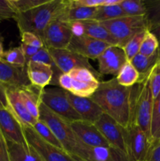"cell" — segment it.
Masks as SVG:
<instances>
[{"mask_svg": "<svg viewBox=\"0 0 160 161\" xmlns=\"http://www.w3.org/2000/svg\"><path fill=\"white\" fill-rule=\"evenodd\" d=\"M104 113L124 128L131 121V87L121 86L115 77L108 81L100 82L96 92L91 96Z\"/></svg>", "mask_w": 160, "mask_h": 161, "instance_id": "obj_1", "label": "cell"}, {"mask_svg": "<svg viewBox=\"0 0 160 161\" xmlns=\"http://www.w3.org/2000/svg\"><path fill=\"white\" fill-rule=\"evenodd\" d=\"M68 5V0H50L48 3L27 12L16 13L17 22L20 35L31 32L42 39L44 30L55 20H58Z\"/></svg>", "mask_w": 160, "mask_h": 161, "instance_id": "obj_2", "label": "cell"}, {"mask_svg": "<svg viewBox=\"0 0 160 161\" xmlns=\"http://www.w3.org/2000/svg\"><path fill=\"white\" fill-rule=\"evenodd\" d=\"M150 73L131 86V121L152 141L151 124L154 97L151 89Z\"/></svg>", "mask_w": 160, "mask_h": 161, "instance_id": "obj_3", "label": "cell"}, {"mask_svg": "<svg viewBox=\"0 0 160 161\" xmlns=\"http://www.w3.org/2000/svg\"><path fill=\"white\" fill-rule=\"evenodd\" d=\"M50 128L62 146L63 149L75 158L81 146V142L74 133L70 123L49 109L41 103L39 106V119Z\"/></svg>", "mask_w": 160, "mask_h": 161, "instance_id": "obj_4", "label": "cell"}, {"mask_svg": "<svg viewBox=\"0 0 160 161\" xmlns=\"http://www.w3.org/2000/svg\"><path fill=\"white\" fill-rule=\"evenodd\" d=\"M100 23L115 39L118 46L122 48L136 34L148 30L145 16H125Z\"/></svg>", "mask_w": 160, "mask_h": 161, "instance_id": "obj_5", "label": "cell"}, {"mask_svg": "<svg viewBox=\"0 0 160 161\" xmlns=\"http://www.w3.org/2000/svg\"><path fill=\"white\" fill-rule=\"evenodd\" d=\"M67 91L62 88H44L41 100L50 110L68 122L81 120L67 97Z\"/></svg>", "mask_w": 160, "mask_h": 161, "instance_id": "obj_6", "label": "cell"}, {"mask_svg": "<svg viewBox=\"0 0 160 161\" xmlns=\"http://www.w3.org/2000/svg\"><path fill=\"white\" fill-rule=\"evenodd\" d=\"M128 161H146L152 142L135 124L124 128Z\"/></svg>", "mask_w": 160, "mask_h": 161, "instance_id": "obj_7", "label": "cell"}, {"mask_svg": "<svg viewBox=\"0 0 160 161\" xmlns=\"http://www.w3.org/2000/svg\"><path fill=\"white\" fill-rule=\"evenodd\" d=\"M24 131L28 146L39 154L43 161H79L64 149H60L42 139L32 127H24Z\"/></svg>", "mask_w": 160, "mask_h": 161, "instance_id": "obj_8", "label": "cell"}, {"mask_svg": "<svg viewBox=\"0 0 160 161\" xmlns=\"http://www.w3.org/2000/svg\"><path fill=\"white\" fill-rule=\"evenodd\" d=\"M94 125L106 139L110 147L120 153L127 159L124 127L106 113H104Z\"/></svg>", "mask_w": 160, "mask_h": 161, "instance_id": "obj_9", "label": "cell"}, {"mask_svg": "<svg viewBox=\"0 0 160 161\" xmlns=\"http://www.w3.org/2000/svg\"><path fill=\"white\" fill-rule=\"evenodd\" d=\"M50 54L51 55L56 68L62 73H69L72 70L78 68H85L92 71L97 79L102 77L100 72L94 69L91 65L89 59L72 52L67 49L57 50V49H48Z\"/></svg>", "mask_w": 160, "mask_h": 161, "instance_id": "obj_10", "label": "cell"}, {"mask_svg": "<svg viewBox=\"0 0 160 161\" xmlns=\"http://www.w3.org/2000/svg\"><path fill=\"white\" fill-rule=\"evenodd\" d=\"M73 36L69 23L60 20L52 21L44 30L42 40L47 49H67Z\"/></svg>", "mask_w": 160, "mask_h": 161, "instance_id": "obj_11", "label": "cell"}, {"mask_svg": "<svg viewBox=\"0 0 160 161\" xmlns=\"http://www.w3.org/2000/svg\"><path fill=\"white\" fill-rule=\"evenodd\" d=\"M0 130L7 142L28 147L24 127L9 108H0Z\"/></svg>", "mask_w": 160, "mask_h": 161, "instance_id": "obj_12", "label": "cell"}, {"mask_svg": "<svg viewBox=\"0 0 160 161\" xmlns=\"http://www.w3.org/2000/svg\"><path fill=\"white\" fill-rule=\"evenodd\" d=\"M100 75H117L121 68L127 62L123 48L119 46H110L97 58Z\"/></svg>", "mask_w": 160, "mask_h": 161, "instance_id": "obj_13", "label": "cell"}, {"mask_svg": "<svg viewBox=\"0 0 160 161\" xmlns=\"http://www.w3.org/2000/svg\"><path fill=\"white\" fill-rule=\"evenodd\" d=\"M110 44L86 36H73L67 50L78 53L87 59H97L110 47Z\"/></svg>", "mask_w": 160, "mask_h": 161, "instance_id": "obj_14", "label": "cell"}, {"mask_svg": "<svg viewBox=\"0 0 160 161\" xmlns=\"http://www.w3.org/2000/svg\"><path fill=\"white\" fill-rule=\"evenodd\" d=\"M69 123L75 135L83 144L91 147H110L94 124L82 119Z\"/></svg>", "mask_w": 160, "mask_h": 161, "instance_id": "obj_15", "label": "cell"}, {"mask_svg": "<svg viewBox=\"0 0 160 161\" xmlns=\"http://www.w3.org/2000/svg\"><path fill=\"white\" fill-rule=\"evenodd\" d=\"M67 97L82 120L95 124L104 114V111L91 97H83L67 92Z\"/></svg>", "mask_w": 160, "mask_h": 161, "instance_id": "obj_16", "label": "cell"}, {"mask_svg": "<svg viewBox=\"0 0 160 161\" xmlns=\"http://www.w3.org/2000/svg\"><path fill=\"white\" fill-rule=\"evenodd\" d=\"M75 158L79 161H128L111 147H91L82 142Z\"/></svg>", "mask_w": 160, "mask_h": 161, "instance_id": "obj_17", "label": "cell"}, {"mask_svg": "<svg viewBox=\"0 0 160 161\" xmlns=\"http://www.w3.org/2000/svg\"><path fill=\"white\" fill-rule=\"evenodd\" d=\"M0 83L6 87H26L31 85L26 68L12 65L0 60Z\"/></svg>", "mask_w": 160, "mask_h": 161, "instance_id": "obj_18", "label": "cell"}, {"mask_svg": "<svg viewBox=\"0 0 160 161\" xmlns=\"http://www.w3.org/2000/svg\"><path fill=\"white\" fill-rule=\"evenodd\" d=\"M8 108L18 119L23 127H33L38 119H35L29 113L22 102L19 89L17 87H6Z\"/></svg>", "mask_w": 160, "mask_h": 161, "instance_id": "obj_19", "label": "cell"}, {"mask_svg": "<svg viewBox=\"0 0 160 161\" xmlns=\"http://www.w3.org/2000/svg\"><path fill=\"white\" fill-rule=\"evenodd\" d=\"M27 75L31 85L44 89L51 83L53 77V68L42 63L29 61L27 64Z\"/></svg>", "mask_w": 160, "mask_h": 161, "instance_id": "obj_20", "label": "cell"}, {"mask_svg": "<svg viewBox=\"0 0 160 161\" xmlns=\"http://www.w3.org/2000/svg\"><path fill=\"white\" fill-rule=\"evenodd\" d=\"M22 102L30 114L38 119H39V106L42 103L41 96L43 89L29 85L26 87L18 88Z\"/></svg>", "mask_w": 160, "mask_h": 161, "instance_id": "obj_21", "label": "cell"}, {"mask_svg": "<svg viewBox=\"0 0 160 161\" xmlns=\"http://www.w3.org/2000/svg\"><path fill=\"white\" fill-rule=\"evenodd\" d=\"M97 7H73L68 5L58 20L62 21L75 22L94 20Z\"/></svg>", "mask_w": 160, "mask_h": 161, "instance_id": "obj_22", "label": "cell"}, {"mask_svg": "<svg viewBox=\"0 0 160 161\" xmlns=\"http://www.w3.org/2000/svg\"><path fill=\"white\" fill-rule=\"evenodd\" d=\"M82 22L84 26L86 36L97 40L107 42L111 46H118L115 39L100 22L94 20H85Z\"/></svg>", "mask_w": 160, "mask_h": 161, "instance_id": "obj_23", "label": "cell"}, {"mask_svg": "<svg viewBox=\"0 0 160 161\" xmlns=\"http://www.w3.org/2000/svg\"><path fill=\"white\" fill-rule=\"evenodd\" d=\"M9 161H43L31 147L7 142Z\"/></svg>", "mask_w": 160, "mask_h": 161, "instance_id": "obj_24", "label": "cell"}, {"mask_svg": "<svg viewBox=\"0 0 160 161\" xmlns=\"http://www.w3.org/2000/svg\"><path fill=\"white\" fill-rule=\"evenodd\" d=\"M158 51L152 56L146 57L138 53L130 61L140 74V80L147 76L158 62Z\"/></svg>", "mask_w": 160, "mask_h": 161, "instance_id": "obj_25", "label": "cell"}, {"mask_svg": "<svg viewBox=\"0 0 160 161\" xmlns=\"http://www.w3.org/2000/svg\"><path fill=\"white\" fill-rule=\"evenodd\" d=\"M115 79L121 86L131 87L140 80V74L133 64L130 61H127L121 68Z\"/></svg>", "mask_w": 160, "mask_h": 161, "instance_id": "obj_26", "label": "cell"}, {"mask_svg": "<svg viewBox=\"0 0 160 161\" xmlns=\"http://www.w3.org/2000/svg\"><path fill=\"white\" fill-rule=\"evenodd\" d=\"M147 29L152 31L160 25V0H144Z\"/></svg>", "mask_w": 160, "mask_h": 161, "instance_id": "obj_27", "label": "cell"}, {"mask_svg": "<svg viewBox=\"0 0 160 161\" xmlns=\"http://www.w3.org/2000/svg\"><path fill=\"white\" fill-rule=\"evenodd\" d=\"M125 14L120 5L116 6H102L97 7L94 20L98 22L107 21V20H114L116 18L125 17Z\"/></svg>", "mask_w": 160, "mask_h": 161, "instance_id": "obj_28", "label": "cell"}, {"mask_svg": "<svg viewBox=\"0 0 160 161\" xmlns=\"http://www.w3.org/2000/svg\"><path fill=\"white\" fill-rule=\"evenodd\" d=\"M151 136L152 144L160 141V93L154 99L151 124Z\"/></svg>", "mask_w": 160, "mask_h": 161, "instance_id": "obj_29", "label": "cell"}, {"mask_svg": "<svg viewBox=\"0 0 160 161\" xmlns=\"http://www.w3.org/2000/svg\"><path fill=\"white\" fill-rule=\"evenodd\" d=\"M120 6L126 16H145L146 6L144 0H122Z\"/></svg>", "mask_w": 160, "mask_h": 161, "instance_id": "obj_30", "label": "cell"}, {"mask_svg": "<svg viewBox=\"0 0 160 161\" xmlns=\"http://www.w3.org/2000/svg\"><path fill=\"white\" fill-rule=\"evenodd\" d=\"M32 127L35 130V131L37 133V135H39L42 139H43L44 141L50 143V144L53 145V146H56V147L60 148V149H63L62 146H61L60 142L57 140V138H56L54 134L52 132V130H50V127H49L45 123L41 121L40 119H39V120L37 121V123H36Z\"/></svg>", "mask_w": 160, "mask_h": 161, "instance_id": "obj_31", "label": "cell"}, {"mask_svg": "<svg viewBox=\"0 0 160 161\" xmlns=\"http://www.w3.org/2000/svg\"><path fill=\"white\" fill-rule=\"evenodd\" d=\"M3 61L17 67L26 68L27 66L26 59L20 46L5 51L3 54Z\"/></svg>", "mask_w": 160, "mask_h": 161, "instance_id": "obj_32", "label": "cell"}, {"mask_svg": "<svg viewBox=\"0 0 160 161\" xmlns=\"http://www.w3.org/2000/svg\"><path fill=\"white\" fill-rule=\"evenodd\" d=\"M146 31L147 30L141 31L138 34H136L124 46L123 50L125 51V56H126L128 61H131L136 54L139 53L141 45L142 43L144 36H145Z\"/></svg>", "mask_w": 160, "mask_h": 161, "instance_id": "obj_33", "label": "cell"}, {"mask_svg": "<svg viewBox=\"0 0 160 161\" xmlns=\"http://www.w3.org/2000/svg\"><path fill=\"white\" fill-rule=\"evenodd\" d=\"M158 40L150 31L147 30L141 45L139 53L146 57H150L158 51Z\"/></svg>", "mask_w": 160, "mask_h": 161, "instance_id": "obj_34", "label": "cell"}, {"mask_svg": "<svg viewBox=\"0 0 160 161\" xmlns=\"http://www.w3.org/2000/svg\"><path fill=\"white\" fill-rule=\"evenodd\" d=\"M49 1L50 0H9V3L16 13H23L42 6Z\"/></svg>", "mask_w": 160, "mask_h": 161, "instance_id": "obj_35", "label": "cell"}, {"mask_svg": "<svg viewBox=\"0 0 160 161\" xmlns=\"http://www.w3.org/2000/svg\"><path fill=\"white\" fill-rule=\"evenodd\" d=\"M72 80L78 82H93L94 80H98L92 71L85 68H78L75 69L69 72Z\"/></svg>", "mask_w": 160, "mask_h": 161, "instance_id": "obj_36", "label": "cell"}, {"mask_svg": "<svg viewBox=\"0 0 160 161\" xmlns=\"http://www.w3.org/2000/svg\"><path fill=\"white\" fill-rule=\"evenodd\" d=\"M150 82L152 95L155 99L160 93V61H158L151 72Z\"/></svg>", "mask_w": 160, "mask_h": 161, "instance_id": "obj_37", "label": "cell"}, {"mask_svg": "<svg viewBox=\"0 0 160 161\" xmlns=\"http://www.w3.org/2000/svg\"><path fill=\"white\" fill-rule=\"evenodd\" d=\"M16 12L11 6L9 0H0V23L14 18Z\"/></svg>", "mask_w": 160, "mask_h": 161, "instance_id": "obj_38", "label": "cell"}, {"mask_svg": "<svg viewBox=\"0 0 160 161\" xmlns=\"http://www.w3.org/2000/svg\"><path fill=\"white\" fill-rule=\"evenodd\" d=\"M20 36H21V43L37 47V48H42V47H45L42 39L33 33L24 32Z\"/></svg>", "mask_w": 160, "mask_h": 161, "instance_id": "obj_39", "label": "cell"}, {"mask_svg": "<svg viewBox=\"0 0 160 161\" xmlns=\"http://www.w3.org/2000/svg\"><path fill=\"white\" fill-rule=\"evenodd\" d=\"M105 0H69V6L73 7H99L104 5Z\"/></svg>", "mask_w": 160, "mask_h": 161, "instance_id": "obj_40", "label": "cell"}, {"mask_svg": "<svg viewBox=\"0 0 160 161\" xmlns=\"http://www.w3.org/2000/svg\"><path fill=\"white\" fill-rule=\"evenodd\" d=\"M72 80L69 73H61L58 78V85L64 91L71 92Z\"/></svg>", "mask_w": 160, "mask_h": 161, "instance_id": "obj_41", "label": "cell"}, {"mask_svg": "<svg viewBox=\"0 0 160 161\" xmlns=\"http://www.w3.org/2000/svg\"><path fill=\"white\" fill-rule=\"evenodd\" d=\"M146 161H160V141L151 146Z\"/></svg>", "mask_w": 160, "mask_h": 161, "instance_id": "obj_42", "label": "cell"}, {"mask_svg": "<svg viewBox=\"0 0 160 161\" xmlns=\"http://www.w3.org/2000/svg\"><path fill=\"white\" fill-rule=\"evenodd\" d=\"M0 161H9L6 140L0 130Z\"/></svg>", "mask_w": 160, "mask_h": 161, "instance_id": "obj_43", "label": "cell"}, {"mask_svg": "<svg viewBox=\"0 0 160 161\" xmlns=\"http://www.w3.org/2000/svg\"><path fill=\"white\" fill-rule=\"evenodd\" d=\"M20 47H21L22 50L24 52V54L25 59H26V62L28 64L29 62V61L31 60V58L39 51V50L40 48H37V47H31V46L26 45V44L21 43L20 45Z\"/></svg>", "mask_w": 160, "mask_h": 161, "instance_id": "obj_44", "label": "cell"}, {"mask_svg": "<svg viewBox=\"0 0 160 161\" xmlns=\"http://www.w3.org/2000/svg\"><path fill=\"white\" fill-rule=\"evenodd\" d=\"M72 29V34L75 36H81L85 35V29L84 26L83 25L82 21H75L70 22L69 23Z\"/></svg>", "mask_w": 160, "mask_h": 161, "instance_id": "obj_45", "label": "cell"}, {"mask_svg": "<svg viewBox=\"0 0 160 161\" xmlns=\"http://www.w3.org/2000/svg\"><path fill=\"white\" fill-rule=\"evenodd\" d=\"M8 108V102L6 86L0 83V108Z\"/></svg>", "mask_w": 160, "mask_h": 161, "instance_id": "obj_46", "label": "cell"}, {"mask_svg": "<svg viewBox=\"0 0 160 161\" xmlns=\"http://www.w3.org/2000/svg\"><path fill=\"white\" fill-rule=\"evenodd\" d=\"M150 31L157 38V39H158V41H160V25L157 27V28H154L153 30H152V31Z\"/></svg>", "mask_w": 160, "mask_h": 161, "instance_id": "obj_47", "label": "cell"}, {"mask_svg": "<svg viewBox=\"0 0 160 161\" xmlns=\"http://www.w3.org/2000/svg\"><path fill=\"white\" fill-rule=\"evenodd\" d=\"M4 52V49H3V38L0 37V60H3Z\"/></svg>", "mask_w": 160, "mask_h": 161, "instance_id": "obj_48", "label": "cell"}, {"mask_svg": "<svg viewBox=\"0 0 160 161\" xmlns=\"http://www.w3.org/2000/svg\"><path fill=\"white\" fill-rule=\"evenodd\" d=\"M158 61H160V41H158Z\"/></svg>", "mask_w": 160, "mask_h": 161, "instance_id": "obj_49", "label": "cell"}]
</instances>
